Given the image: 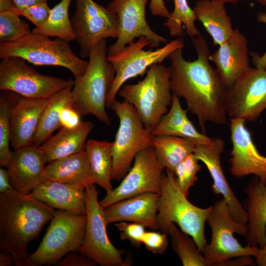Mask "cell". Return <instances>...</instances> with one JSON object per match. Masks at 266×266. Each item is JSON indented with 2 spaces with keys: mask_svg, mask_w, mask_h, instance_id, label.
Listing matches in <instances>:
<instances>
[{
  "mask_svg": "<svg viewBox=\"0 0 266 266\" xmlns=\"http://www.w3.org/2000/svg\"><path fill=\"white\" fill-rule=\"evenodd\" d=\"M192 41L196 60H186L182 55L183 47L168 57L170 86L173 95L184 99L187 110L197 116L201 132L205 133L207 122L217 125L227 122L228 88L216 68L210 64L211 53L204 37L200 33Z\"/></svg>",
  "mask_w": 266,
  "mask_h": 266,
  "instance_id": "obj_1",
  "label": "cell"
},
{
  "mask_svg": "<svg viewBox=\"0 0 266 266\" xmlns=\"http://www.w3.org/2000/svg\"><path fill=\"white\" fill-rule=\"evenodd\" d=\"M55 209L14 189L0 193V249L16 266H29L27 246L51 221Z\"/></svg>",
  "mask_w": 266,
  "mask_h": 266,
  "instance_id": "obj_2",
  "label": "cell"
},
{
  "mask_svg": "<svg viewBox=\"0 0 266 266\" xmlns=\"http://www.w3.org/2000/svg\"><path fill=\"white\" fill-rule=\"evenodd\" d=\"M115 74V69L107 58L105 39L92 48L85 71L74 79L71 106L81 116L91 114L106 125H110V119L106 107Z\"/></svg>",
  "mask_w": 266,
  "mask_h": 266,
  "instance_id": "obj_3",
  "label": "cell"
},
{
  "mask_svg": "<svg viewBox=\"0 0 266 266\" xmlns=\"http://www.w3.org/2000/svg\"><path fill=\"white\" fill-rule=\"evenodd\" d=\"M210 210V206L203 208L191 203L178 187L174 172L166 169L157 217L161 232L167 234L171 226L175 224L195 240L202 252L207 244L204 228Z\"/></svg>",
  "mask_w": 266,
  "mask_h": 266,
  "instance_id": "obj_4",
  "label": "cell"
},
{
  "mask_svg": "<svg viewBox=\"0 0 266 266\" xmlns=\"http://www.w3.org/2000/svg\"><path fill=\"white\" fill-rule=\"evenodd\" d=\"M20 57L35 66H59L70 71L75 79L85 71L88 61L78 56L69 42L31 32L12 42H0V58Z\"/></svg>",
  "mask_w": 266,
  "mask_h": 266,
  "instance_id": "obj_5",
  "label": "cell"
},
{
  "mask_svg": "<svg viewBox=\"0 0 266 266\" xmlns=\"http://www.w3.org/2000/svg\"><path fill=\"white\" fill-rule=\"evenodd\" d=\"M118 94L134 107L145 127L153 131L171 104L168 68L161 64L152 66L142 80L123 86Z\"/></svg>",
  "mask_w": 266,
  "mask_h": 266,
  "instance_id": "obj_6",
  "label": "cell"
},
{
  "mask_svg": "<svg viewBox=\"0 0 266 266\" xmlns=\"http://www.w3.org/2000/svg\"><path fill=\"white\" fill-rule=\"evenodd\" d=\"M110 108L119 120L113 142L112 179L120 180L132 167L136 154L150 146L152 131L146 128L134 107L125 100L116 99Z\"/></svg>",
  "mask_w": 266,
  "mask_h": 266,
  "instance_id": "obj_7",
  "label": "cell"
},
{
  "mask_svg": "<svg viewBox=\"0 0 266 266\" xmlns=\"http://www.w3.org/2000/svg\"><path fill=\"white\" fill-rule=\"evenodd\" d=\"M206 223L211 231V239L202 253L207 266H219L224 261L238 257L256 256L258 247L243 246L234 237L236 233L245 237L246 225L234 219L223 199L210 206Z\"/></svg>",
  "mask_w": 266,
  "mask_h": 266,
  "instance_id": "obj_8",
  "label": "cell"
},
{
  "mask_svg": "<svg viewBox=\"0 0 266 266\" xmlns=\"http://www.w3.org/2000/svg\"><path fill=\"white\" fill-rule=\"evenodd\" d=\"M86 214L58 209L42 241L29 256V266L55 265L70 252L79 251L85 234Z\"/></svg>",
  "mask_w": 266,
  "mask_h": 266,
  "instance_id": "obj_9",
  "label": "cell"
},
{
  "mask_svg": "<svg viewBox=\"0 0 266 266\" xmlns=\"http://www.w3.org/2000/svg\"><path fill=\"white\" fill-rule=\"evenodd\" d=\"M27 63L16 56L1 59L0 90L11 91L26 98L44 99L74 85V80L42 74Z\"/></svg>",
  "mask_w": 266,
  "mask_h": 266,
  "instance_id": "obj_10",
  "label": "cell"
},
{
  "mask_svg": "<svg viewBox=\"0 0 266 266\" xmlns=\"http://www.w3.org/2000/svg\"><path fill=\"white\" fill-rule=\"evenodd\" d=\"M150 43L148 38L142 36L137 41L125 46L117 54L107 57L116 74L108 95L107 107L116 99L120 89L126 81L143 75L150 66L161 64L176 49L184 47L183 40L180 38L155 50H144Z\"/></svg>",
  "mask_w": 266,
  "mask_h": 266,
  "instance_id": "obj_11",
  "label": "cell"
},
{
  "mask_svg": "<svg viewBox=\"0 0 266 266\" xmlns=\"http://www.w3.org/2000/svg\"><path fill=\"white\" fill-rule=\"evenodd\" d=\"M94 183L86 187L85 237L79 251L100 266H128L123 258L124 252L115 247L107 233L104 208L98 200V192Z\"/></svg>",
  "mask_w": 266,
  "mask_h": 266,
  "instance_id": "obj_12",
  "label": "cell"
},
{
  "mask_svg": "<svg viewBox=\"0 0 266 266\" xmlns=\"http://www.w3.org/2000/svg\"><path fill=\"white\" fill-rule=\"evenodd\" d=\"M72 27L81 58H89L92 48L107 38H117L118 22L107 7L94 0H75Z\"/></svg>",
  "mask_w": 266,
  "mask_h": 266,
  "instance_id": "obj_13",
  "label": "cell"
},
{
  "mask_svg": "<svg viewBox=\"0 0 266 266\" xmlns=\"http://www.w3.org/2000/svg\"><path fill=\"white\" fill-rule=\"evenodd\" d=\"M164 170L153 147L143 149L136 154L133 166L120 184L100 201V206L104 209L119 201L147 193L160 194Z\"/></svg>",
  "mask_w": 266,
  "mask_h": 266,
  "instance_id": "obj_14",
  "label": "cell"
},
{
  "mask_svg": "<svg viewBox=\"0 0 266 266\" xmlns=\"http://www.w3.org/2000/svg\"><path fill=\"white\" fill-rule=\"evenodd\" d=\"M148 0H112L107 8L116 17L118 22L117 40L107 48V57L117 54L136 38L145 36L150 41L149 46L157 48L167 43L165 37L151 28L146 19Z\"/></svg>",
  "mask_w": 266,
  "mask_h": 266,
  "instance_id": "obj_15",
  "label": "cell"
},
{
  "mask_svg": "<svg viewBox=\"0 0 266 266\" xmlns=\"http://www.w3.org/2000/svg\"><path fill=\"white\" fill-rule=\"evenodd\" d=\"M228 116L255 122L266 110V70L252 68L228 88Z\"/></svg>",
  "mask_w": 266,
  "mask_h": 266,
  "instance_id": "obj_16",
  "label": "cell"
},
{
  "mask_svg": "<svg viewBox=\"0 0 266 266\" xmlns=\"http://www.w3.org/2000/svg\"><path fill=\"white\" fill-rule=\"evenodd\" d=\"M243 119H230V171L236 178L253 175L266 184V157L258 151Z\"/></svg>",
  "mask_w": 266,
  "mask_h": 266,
  "instance_id": "obj_17",
  "label": "cell"
},
{
  "mask_svg": "<svg viewBox=\"0 0 266 266\" xmlns=\"http://www.w3.org/2000/svg\"><path fill=\"white\" fill-rule=\"evenodd\" d=\"M224 147L223 139L214 138L209 144H196L194 153L199 161L204 164L211 175L213 181L212 191L215 194L222 196L236 222L246 225V211L231 188L222 167L221 157Z\"/></svg>",
  "mask_w": 266,
  "mask_h": 266,
  "instance_id": "obj_18",
  "label": "cell"
},
{
  "mask_svg": "<svg viewBox=\"0 0 266 266\" xmlns=\"http://www.w3.org/2000/svg\"><path fill=\"white\" fill-rule=\"evenodd\" d=\"M219 46L208 58L215 65L221 80L228 88L251 67L248 42L239 30L235 29L231 36Z\"/></svg>",
  "mask_w": 266,
  "mask_h": 266,
  "instance_id": "obj_19",
  "label": "cell"
},
{
  "mask_svg": "<svg viewBox=\"0 0 266 266\" xmlns=\"http://www.w3.org/2000/svg\"><path fill=\"white\" fill-rule=\"evenodd\" d=\"M46 164L38 146L31 143L14 150L7 167L11 186L21 194H30L43 182Z\"/></svg>",
  "mask_w": 266,
  "mask_h": 266,
  "instance_id": "obj_20",
  "label": "cell"
},
{
  "mask_svg": "<svg viewBox=\"0 0 266 266\" xmlns=\"http://www.w3.org/2000/svg\"><path fill=\"white\" fill-rule=\"evenodd\" d=\"M159 198V194L147 193L113 203L104 209L106 223L134 222L153 231L159 230L157 217Z\"/></svg>",
  "mask_w": 266,
  "mask_h": 266,
  "instance_id": "obj_21",
  "label": "cell"
},
{
  "mask_svg": "<svg viewBox=\"0 0 266 266\" xmlns=\"http://www.w3.org/2000/svg\"><path fill=\"white\" fill-rule=\"evenodd\" d=\"M51 97L33 99L21 96L17 100L10 114V144L14 150L32 143L42 113Z\"/></svg>",
  "mask_w": 266,
  "mask_h": 266,
  "instance_id": "obj_22",
  "label": "cell"
},
{
  "mask_svg": "<svg viewBox=\"0 0 266 266\" xmlns=\"http://www.w3.org/2000/svg\"><path fill=\"white\" fill-rule=\"evenodd\" d=\"M246 198L242 205L246 211V245L261 247L266 243V184L255 177L243 189Z\"/></svg>",
  "mask_w": 266,
  "mask_h": 266,
  "instance_id": "obj_23",
  "label": "cell"
},
{
  "mask_svg": "<svg viewBox=\"0 0 266 266\" xmlns=\"http://www.w3.org/2000/svg\"><path fill=\"white\" fill-rule=\"evenodd\" d=\"M30 196L55 209L86 214L85 188L67 183L43 181Z\"/></svg>",
  "mask_w": 266,
  "mask_h": 266,
  "instance_id": "obj_24",
  "label": "cell"
},
{
  "mask_svg": "<svg viewBox=\"0 0 266 266\" xmlns=\"http://www.w3.org/2000/svg\"><path fill=\"white\" fill-rule=\"evenodd\" d=\"M94 127L90 121H81L75 128H61L39 146L45 163L84 151L87 138Z\"/></svg>",
  "mask_w": 266,
  "mask_h": 266,
  "instance_id": "obj_25",
  "label": "cell"
},
{
  "mask_svg": "<svg viewBox=\"0 0 266 266\" xmlns=\"http://www.w3.org/2000/svg\"><path fill=\"white\" fill-rule=\"evenodd\" d=\"M43 181L58 182L84 188L89 184H95L85 151L48 163L44 171Z\"/></svg>",
  "mask_w": 266,
  "mask_h": 266,
  "instance_id": "obj_26",
  "label": "cell"
},
{
  "mask_svg": "<svg viewBox=\"0 0 266 266\" xmlns=\"http://www.w3.org/2000/svg\"><path fill=\"white\" fill-rule=\"evenodd\" d=\"M187 110L182 108L179 98L173 94L170 108L153 130V135L176 136L189 139L196 144L211 143L214 138L197 130L187 116Z\"/></svg>",
  "mask_w": 266,
  "mask_h": 266,
  "instance_id": "obj_27",
  "label": "cell"
},
{
  "mask_svg": "<svg viewBox=\"0 0 266 266\" xmlns=\"http://www.w3.org/2000/svg\"><path fill=\"white\" fill-rule=\"evenodd\" d=\"M225 4L217 0H199L193 8L197 19L211 36L215 46L224 43L234 31Z\"/></svg>",
  "mask_w": 266,
  "mask_h": 266,
  "instance_id": "obj_28",
  "label": "cell"
},
{
  "mask_svg": "<svg viewBox=\"0 0 266 266\" xmlns=\"http://www.w3.org/2000/svg\"><path fill=\"white\" fill-rule=\"evenodd\" d=\"M113 142L89 139L87 141L85 151L87 156L95 184L106 192H111L113 167Z\"/></svg>",
  "mask_w": 266,
  "mask_h": 266,
  "instance_id": "obj_29",
  "label": "cell"
},
{
  "mask_svg": "<svg viewBox=\"0 0 266 266\" xmlns=\"http://www.w3.org/2000/svg\"><path fill=\"white\" fill-rule=\"evenodd\" d=\"M151 146L162 166L173 171L180 162L194 152L196 144L176 136L157 135L153 136Z\"/></svg>",
  "mask_w": 266,
  "mask_h": 266,
  "instance_id": "obj_30",
  "label": "cell"
},
{
  "mask_svg": "<svg viewBox=\"0 0 266 266\" xmlns=\"http://www.w3.org/2000/svg\"><path fill=\"white\" fill-rule=\"evenodd\" d=\"M72 88L64 89L51 97L42 113L32 140L33 144L40 146L55 131L62 128L61 111L64 107L71 106Z\"/></svg>",
  "mask_w": 266,
  "mask_h": 266,
  "instance_id": "obj_31",
  "label": "cell"
},
{
  "mask_svg": "<svg viewBox=\"0 0 266 266\" xmlns=\"http://www.w3.org/2000/svg\"><path fill=\"white\" fill-rule=\"evenodd\" d=\"M71 1L61 0L51 8L45 23L39 28H34L32 32L60 38L68 42L75 40V37L68 13Z\"/></svg>",
  "mask_w": 266,
  "mask_h": 266,
  "instance_id": "obj_32",
  "label": "cell"
},
{
  "mask_svg": "<svg viewBox=\"0 0 266 266\" xmlns=\"http://www.w3.org/2000/svg\"><path fill=\"white\" fill-rule=\"evenodd\" d=\"M20 96L9 90H1L0 94V165L6 168L12 158V151L10 149L11 111Z\"/></svg>",
  "mask_w": 266,
  "mask_h": 266,
  "instance_id": "obj_33",
  "label": "cell"
},
{
  "mask_svg": "<svg viewBox=\"0 0 266 266\" xmlns=\"http://www.w3.org/2000/svg\"><path fill=\"white\" fill-rule=\"evenodd\" d=\"M167 235L171 247L184 266H207L203 255L196 242L175 224L170 227Z\"/></svg>",
  "mask_w": 266,
  "mask_h": 266,
  "instance_id": "obj_34",
  "label": "cell"
},
{
  "mask_svg": "<svg viewBox=\"0 0 266 266\" xmlns=\"http://www.w3.org/2000/svg\"><path fill=\"white\" fill-rule=\"evenodd\" d=\"M174 9L170 13L164 25L172 36L181 37L184 26L186 33L193 38L200 33L195 25L197 19L193 9L189 6L187 0H173Z\"/></svg>",
  "mask_w": 266,
  "mask_h": 266,
  "instance_id": "obj_35",
  "label": "cell"
},
{
  "mask_svg": "<svg viewBox=\"0 0 266 266\" xmlns=\"http://www.w3.org/2000/svg\"><path fill=\"white\" fill-rule=\"evenodd\" d=\"M14 11L0 12V42L17 41L30 33L29 25Z\"/></svg>",
  "mask_w": 266,
  "mask_h": 266,
  "instance_id": "obj_36",
  "label": "cell"
},
{
  "mask_svg": "<svg viewBox=\"0 0 266 266\" xmlns=\"http://www.w3.org/2000/svg\"><path fill=\"white\" fill-rule=\"evenodd\" d=\"M199 162L195 154L191 153L180 162L173 171L178 187L187 196L190 188L198 180L197 173L201 169Z\"/></svg>",
  "mask_w": 266,
  "mask_h": 266,
  "instance_id": "obj_37",
  "label": "cell"
},
{
  "mask_svg": "<svg viewBox=\"0 0 266 266\" xmlns=\"http://www.w3.org/2000/svg\"><path fill=\"white\" fill-rule=\"evenodd\" d=\"M119 231L120 238L122 240H128L135 247H139L142 243V238L145 233V227L142 224L122 221L115 224Z\"/></svg>",
  "mask_w": 266,
  "mask_h": 266,
  "instance_id": "obj_38",
  "label": "cell"
},
{
  "mask_svg": "<svg viewBox=\"0 0 266 266\" xmlns=\"http://www.w3.org/2000/svg\"><path fill=\"white\" fill-rule=\"evenodd\" d=\"M51 9L47 2H40L23 9L20 12L19 15L30 21L35 28H39L48 19Z\"/></svg>",
  "mask_w": 266,
  "mask_h": 266,
  "instance_id": "obj_39",
  "label": "cell"
},
{
  "mask_svg": "<svg viewBox=\"0 0 266 266\" xmlns=\"http://www.w3.org/2000/svg\"><path fill=\"white\" fill-rule=\"evenodd\" d=\"M167 235L161 232L146 231L142 238V243L152 253L163 254L168 244Z\"/></svg>",
  "mask_w": 266,
  "mask_h": 266,
  "instance_id": "obj_40",
  "label": "cell"
},
{
  "mask_svg": "<svg viewBox=\"0 0 266 266\" xmlns=\"http://www.w3.org/2000/svg\"><path fill=\"white\" fill-rule=\"evenodd\" d=\"M56 266H95L97 264L92 259L76 251L68 253L66 257L58 262Z\"/></svg>",
  "mask_w": 266,
  "mask_h": 266,
  "instance_id": "obj_41",
  "label": "cell"
},
{
  "mask_svg": "<svg viewBox=\"0 0 266 266\" xmlns=\"http://www.w3.org/2000/svg\"><path fill=\"white\" fill-rule=\"evenodd\" d=\"M81 115L70 105L64 107L61 111L60 123L62 128H74L81 122Z\"/></svg>",
  "mask_w": 266,
  "mask_h": 266,
  "instance_id": "obj_42",
  "label": "cell"
},
{
  "mask_svg": "<svg viewBox=\"0 0 266 266\" xmlns=\"http://www.w3.org/2000/svg\"><path fill=\"white\" fill-rule=\"evenodd\" d=\"M257 20L259 22L266 24V13L259 12L257 14ZM250 54L255 67L266 70V51L262 55H260L255 52L251 53Z\"/></svg>",
  "mask_w": 266,
  "mask_h": 266,
  "instance_id": "obj_43",
  "label": "cell"
},
{
  "mask_svg": "<svg viewBox=\"0 0 266 266\" xmlns=\"http://www.w3.org/2000/svg\"><path fill=\"white\" fill-rule=\"evenodd\" d=\"M149 8L152 14L155 16L167 18L170 15L164 0H150Z\"/></svg>",
  "mask_w": 266,
  "mask_h": 266,
  "instance_id": "obj_44",
  "label": "cell"
},
{
  "mask_svg": "<svg viewBox=\"0 0 266 266\" xmlns=\"http://www.w3.org/2000/svg\"><path fill=\"white\" fill-rule=\"evenodd\" d=\"M255 264L251 256H240L236 257V259H229L220 263L219 266H252Z\"/></svg>",
  "mask_w": 266,
  "mask_h": 266,
  "instance_id": "obj_45",
  "label": "cell"
},
{
  "mask_svg": "<svg viewBox=\"0 0 266 266\" xmlns=\"http://www.w3.org/2000/svg\"><path fill=\"white\" fill-rule=\"evenodd\" d=\"M48 0H11L16 13L19 15L23 9L40 2H47Z\"/></svg>",
  "mask_w": 266,
  "mask_h": 266,
  "instance_id": "obj_46",
  "label": "cell"
},
{
  "mask_svg": "<svg viewBox=\"0 0 266 266\" xmlns=\"http://www.w3.org/2000/svg\"><path fill=\"white\" fill-rule=\"evenodd\" d=\"M14 189L11 186L7 170L0 169V193Z\"/></svg>",
  "mask_w": 266,
  "mask_h": 266,
  "instance_id": "obj_47",
  "label": "cell"
},
{
  "mask_svg": "<svg viewBox=\"0 0 266 266\" xmlns=\"http://www.w3.org/2000/svg\"><path fill=\"white\" fill-rule=\"evenodd\" d=\"M255 258V264L258 266H266V243L258 247Z\"/></svg>",
  "mask_w": 266,
  "mask_h": 266,
  "instance_id": "obj_48",
  "label": "cell"
},
{
  "mask_svg": "<svg viewBox=\"0 0 266 266\" xmlns=\"http://www.w3.org/2000/svg\"><path fill=\"white\" fill-rule=\"evenodd\" d=\"M14 264V259L9 253L0 252V266H10Z\"/></svg>",
  "mask_w": 266,
  "mask_h": 266,
  "instance_id": "obj_49",
  "label": "cell"
},
{
  "mask_svg": "<svg viewBox=\"0 0 266 266\" xmlns=\"http://www.w3.org/2000/svg\"><path fill=\"white\" fill-rule=\"evenodd\" d=\"M10 11L16 12L11 0H0V12Z\"/></svg>",
  "mask_w": 266,
  "mask_h": 266,
  "instance_id": "obj_50",
  "label": "cell"
},
{
  "mask_svg": "<svg viewBox=\"0 0 266 266\" xmlns=\"http://www.w3.org/2000/svg\"><path fill=\"white\" fill-rule=\"evenodd\" d=\"M217 0L221 1L222 2H223L225 3H232V4H236L243 0Z\"/></svg>",
  "mask_w": 266,
  "mask_h": 266,
  "instance_id": "obj_51",
  "label": "cell"
},
{
  "mask_svg": "<svg viewBox=\"0 0 266 266\" xmlns=\"http://www.w3.org/2000/svg\"><path fill=\"white\" fill-rule=\"evenodd\" d=\"M264 6H266V0H254Z\"/></svg>",
  "mask_w": 266,
  "mask_h": 266,
  "instance_id": "obj_52",
  "label": "cell"
}]
</instances>
